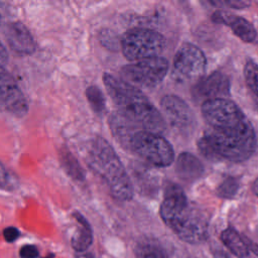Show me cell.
Listing matches in <instances>:
<instances>
[{"label": "cell", "instance_id": "cell-9", "mask_svg": "<svg viewBox=\"0 0 258 258\" xmlns=\"http://www.w3.org/2000/svg\"><path fill=\"white\" fill-rule=\"evenodd\" d=\"M202 114L210 127L232 125L247 119L242 110L230 99H214L204 102Z\"/></svg>", "mask_w": 258, "mask_h": 258}, {"label": "cell", "instance_id": "cell-31", "mask_svg": "<svg viewBox=\"0 0 258 258\" xmlns=\"http://www.w3.org/2000/svg\"><path fill=\"white\" fill-rule=\"evenodd\" d=\"M76 258H94L91 254L85 253V252H80L76 254Z\"/></svg>", "mask_w": 258, "mask_h": 258}, {"label": "cell", "instance_id": "cell-20", "mask_svg": "<svg viewBox=\"0 0 258 258\" xmlns=\"http://www.w3.org/2000/svg\"><path fill=\"white\" fill-rule=\"evenodd\" d=\"M59 160L63 169L72 178L79 181L85 179V172L78 159L67 148H62L59 152Z\"/></svg>", "mask_w": 258, "mask_h": 258}, {"label": "cell", "instance_id": "cell-23", "mask_svg": "<svg viewBox=\"0 0 258 258\" xmlns=\"http://www.w3.org/2000/svg\"><path fill=\"white\" fill-rule=\"evenodd\" d=\"M239 189V182L235 177L229 176L222 181L217 188V195L224 199H232Z\"/></svg>", "mask_w": 258, "mask_h": 258}, {"label": "cell", "instance_id": "cell-10", "mask_svg": "<svg viewBox=\"0 0 258 258\" xmlns=\"http://www.w3.org/2000/svg\"><path fill=\"white\" fill-rule=\"evenodd\" d=\"M0 106L21 117L28 112L27 100L12 76L0 66Z\"/></svg>", "mask_w": 258, "mask_h": 258}, {"label": "cell", "instance_id": "cell-18", "mask_svg": "<svg viewBox=\"0 0 258 258\" xmlns=\"http://www.w3.org/2000/svg\"><path fill=\"white\" fill-rule=\"evenodd\" d=\"M221 240L223 244L238 258H245L248 256L249 249L242 237L235 229L229 227L221 233Z\"/></svg>", "mask_w": 258, "mask_h": 258}, {"label": "cell", "instance_id": "cell-27", "mask_svg": "<svg viewBox=\"0 0 258 258\" xmlns=\"http://www.w3.org/2000/svg\"><path fill=\"white\" fill-rule=\"evenodd\" d=\"M11 180L8 171L4 168V166L0 163V188L10 189Z\"/></svg>", "mask_w": 258, "mask_h": 258}, {"label": "cell", "instance_id": "cell-28", "mask_svg": "<svg viewBox=\"0 0 258 258\" xmlns=\"http://www.w3.org/2000/svg\"><path fill=\"white\" fill-rule=\"evenodd\" d=\"M3 235L6 241L13 242L15 241L19 236V231L15 227H8L3 231Z\"/></svg>", "mask_w": 258, "mask_h": 258}, {"label": "cell", "instance_id": "cell-7", "mask_svg": "<svg viewBox=\"0 0 258 258\" xmlns=\"http://www.w3.org/2000/svg\"><path fill=\"white\" fill-rule=\"evenodd\" d=\"M169 69L168 60L157 56L129 63L121 69V80L140 89H151L159 85Z\"/></svg>", "mask_w": 258, "mask_h": 258}, {"label": "cell", "instance_id": "cell-22", "mask_svg": "<svg viewBox=\"0 0 258 258\" xmlns=\"http://www.w3.org/2000/svg\"><path fill=\"white\" fill-rule=\"evenodd\" d=\"M244 77L247 86L258 98V64L254 60L248 59L246 61L244 66Z\"/></svg>", "mask_w": 258, "mask_h": 258}, {"label": "cell", "instance_id": "cell-15", "mask_svg": "<svg viewBox=\"0 0 258 258\" xmlns=\"http://www.w3.org/2000/svg\"><path fill=\"white\" fill-rule=\"evenodd\" d=\"M109 126L112 135L116 141L125 149H129V144L133 135L140 129L139 125L122 115L120 112H114L109 118Z\"/></svg>", "mask_w": 258, "mask_h": 258}, {"label": "cell", "instance_id": "cell-11", "mask_svg": "<svg viewBox=\"0 0 258 258\" xmlns=\"http://www.w3.org/2000/svg\"><path fill=\"white\" fill-rule=\"evenodd\" d=\"M160 107L166 120L172 127L180 131L194 128L195 115L189 106L176 95H165L160 102Z\"/></svg>", "mask_w": 258, "mask_h": 258}, {"label": "cell", "instance_id": "cell-4", "mask_svg": "<svg viewBox=\"0 0 258 258\" xmlns=\"http://www.w3.org/2000/svg\"><path fill=\"white\" fill-rule=\"evenodd\" d=\"M90 166L105 179L111 195L120 201L133 197L132 182L113 147L102 137H96L89 149Z\"/></svg>", "mask_w": 258, "mask_h": 258}, {"label": "cell", "instance_id": "cell-12", "mask_svg": "<svg viewBox=\"0 0 258 258\" xmlns=\"http://www.w3.org/2000/svg\"><path fill=\"white\" fill-rule=\"evenodd\" d=\"M230 96V80L227 75L215 72L201 79L195 85L192 97L198 102L214 99H228Z\"/></svg>", "mask_w": 258, "mask_h": 258}, {"label": "cell", "instance_id": "cell-1", "mask_svg": "<svg viewBox=\"0 0 258 258\" xmlns=\"http://www.w3.org/2000/svg\"><path fill=\"white\" fill-rule=\"evenodd\" d=\"M159 214L164 224L182 241L199 244L207 240L209 236L207 214L190 203L177 184L170 183L166 186Z\"/></svg>", "mask_w": 258, "mask_h": 258}, {"label": "cell", "instance_id": "cell-21", "mask_svg": "<svg viewBox=\"0 0 258 258\" xmlns=\"http://www.w3.org/2000/svg\"><path fill=\"white\" fill-rule=\"evenodd\" d=\"M87 100L93 109V111L98 115H103L106 111V100L105 97L97 86H90L86 90Z\"/></svg>", "mask_w": 258, "mask_h": 258}, {"label": "cell", "instance_id": "cell-24", "mask_svg": "<svg viewBox=\"0 0 258 258\" xmlns=\"http://www.w3.org/2000/svg\"><path fill=\"white\" fill-rule=\"evenodd\" d=\"M100 39L101 43L109 49H116L118 47V39L114 35L113 31L109 29L102 30V32L100 33Z\"/></svg>", "mask_w": 258, "mask_h": 258}, {"label": "cell", "instance_id": "cell-14", "mask_svg": "<svg viewBox=\"0 0 258 258\" xmlns=\"http://www.w3.org/2000/svg\"><path fill=\"white\" fill-rule=\"evenodd\" d=\"M213 21L228 25L234 34L245 42H252L257 36L256 29L247 19L230 14L225 11L218 10L212 15Z\"/></svg>", "mask_w": 258, "mask_h": 258}, {"label": "cell", "instance_id": "cell-2", "mask_svg": "<svg viewBox=\"0 0 258 258\" xmlns=\"http://www.w3.org/2000/svg\"><path fill=\"white\" fill-rule=\"evenodd\" d=\"M200 151L210 159L241 162L255 150L256 136L248 119L227 126L210 127L198 142Z\"/></svg>", "mask_w": 258, "mask_h": 258}, {"label": "cell", "instance_id": "cell-17", "mask_svg": "<svg viewBox=\"0 0 258 258\" xmlns=\"http://www.w3.org/2000/svg\"><path fill=\"white\" fill-rule=\"evenodd\" d=\"M74 218L78 224V228L72 238V246L78 252H84L92 244L93 233L89 222L78 212L74 213Z\"/></svg>", "mask_w": 258, "mask_h": 258}, {"label": "cell", "instance_id": "cell-29", "mask_svg": "<svg viewBox=\"0 0 258 258\" xmlns=\"http://www.w3.org/2000/svg\"><path fill=\"white\" fill-rule=\"evenodd\" d=\"M7 60H8L7 50H6L5 46L3 45V43L0 41V66L4 67L7 62Z\"/></svg>", "mask_w": 258, "mask_h": 258}, {"label": "cell", "instance_id": "cell-30", "mask_svg": "<svg viewBox=\"0 0 258 258\" xmlns=\"http://www.w3.org/2000/svg\"><path fill=\"white\" fill-rule=\"evenodd\" d=\"M244 240H245V243L248 247L249 250H252L256 255H258V244L257 243H254L253 241H251L249 238L247 237H244Z\"/></svg>", "mask_w": 258, "mask_h": 258}, {"label": "cell", "instance_id": "cell-5", "mask_svg": "<svg viewBox=\"0 0 258 258\" xmlns=\"http://www.w3.org/2000/svg\"><path fill=\"white\" fill-rule=\"evenodd\" d=\"M120 46L128 60L138 61L159 56L164 49L165 38L155 30L134 27L122 36Z\"/></svg>", "mask_w": 258, "mask_h": 258}, {"label": "cell", "instance_id": "cell-26", "mask_svg": "<svg viewBox=\"0 0 258 258\" xmlns=\"http://www.w3.org/2000/svg\"><path fill=\"white\" fill-rule=\"evenodd\" d=\"M19 254L21 258H37L38 250L33 245H25L20 249Z\"/></svg>", "mask_w": 258, "mask_h": 258}, {"label": "cell", "instance_id": "cell-3", "mask_svg": "<svg viewBox=\"0 0 258 258\" xmlns=\"http://www.w3.org/2000/svg\"><path fill=\"white\" fill-rule=\"evenodd\" d=\"M103 83L118 112L146 131L159 135L165 131L163 116L139 89L107 73Z\"/></svg>", "mask_w": 258, "mask_h": 258}, {"label": "cell", "instance_id": "cell-6", "mask_svg": "<svg viewBox=\"0 0 258 258\" xmlns=\"http://www.w3.org/2000/svg\"><path fill=\"white\" fill-rule=\"evenodd\" d=\"M128 150L158 167L170 165L174 157L173 149L165 138L144 129L138 130L133 135Z\"/></svg>", "mask_w": 258, "mask_h": 258}, {"label": "cell", "instance_id": "cell-8", "mask_svg": "<svg viewBox=\"0 0 258 258\" xmlns=\"http://www.w3.org/2000/svg\"><path fill=\"white\" fill-rule=\"evenodd\" d=\"M206 63L204 52L197 45L184 42L179 46L173 57L171 79L176 83L199 81L204 76Z\"/></svg>", "mask_w": 258, "mask_h": 258}, {"label": "cell", "instance_id": "cell-16", "mask_svg": "<svg viewBox=\"0 0 258 258\" xmlns=\"http://www.w3.org/2000/svg\"><path fill=\"white\" fill-rule=\"evenodd\" d=\"M175 171L180 179L191 182L202 176L204 173V165L194 154L182 152L177 157Z\"/></svg>", "mask_w": 258, "mask_h": 258}, {"label": "cell", "instance_id": "cell-13", "mask_svg": "<svg viewBox=\"0 0 258 258\" xmlns=\"http://www.w3.org/2000/svg\"><path fill=\"white\" fill-rule=\"evenodd\" d=\"M4 36L8 46L19 54H31L36 50V42L31 32L19 21L7 23Z\"/></svg>", "mask_w": 258, "mask_h": 258}, {"label": "cell", "instance_id": "cell-25", "mask_svg": "<svg viewBox=\"0 0 258 258\" xmlns=\"http://www.w3.org/2000/svg\"><path fill=\"white\" fill-rule=\"evenodd\" d=\"M213 5H218L222 6L225 5L228 8H233V9H244L247 8L250 5V2L248 1H241V0H227V1H213L211 2Z\"/></svg>", "mask_w": 258, "mask_h": 258}, {"label": "cell", "instance_id": "cell-32", "mask_svg": "<svg viewBox=\"0 0 258 258\" xmlns=\"http://www.w3.org/2000/svg\"><path fill=\"white\" fill-rule=\"evenodd\" d=\"M252 189H253V192L258 197V177L254 180L253 185H252Z\"/></svg>", "mask_w": 258, "mask_h": 258}, {"label": "cell", "instance_id": "cell-19", "mask_svg": "<svg viewBox=\"0 0 258 258\" xmlns=\"http://www.w3.org/2000/svg\"><path fill=\"white\" fill-rule=\"evenodd\" d=\"M136 258H169L163 246L153 239L139 241L134 247Z\"/></svg>", "mask_w": 258, "mask_h": 258}]
</instances>
